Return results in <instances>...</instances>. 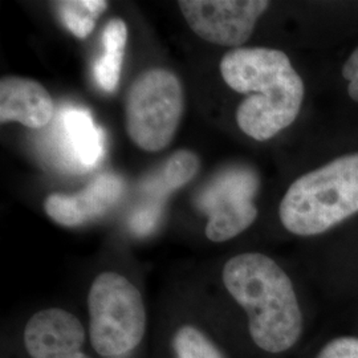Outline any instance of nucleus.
Segmentation results:
<instances>
[{
    "instance_id": "9",
    "label": "nucleus",
    "mask_w": 358,
    "mask_h": 358,
    "mask_svg": "<svg viewBox=\"0 0 358 358\" xmlns=\"http://www.w3.org/2000/svg\"><path fill=\"white\" fill-rule=\"evenodd\" d=\"M124 180L112 173L93 179L77 194H51L44 201L45 214L60 226L80 227L103 217L120 201Z\"/></svg>"
},
{
    "instance_id": "16",
    "label": "nucleus",
    "mask_w": 358,
    "mask_h": 358,
    "mask_svg": "<svg viewBox=\"0 0 358 358\" xmlns=\"http://www.w3.org/2000/svg\"><path fill=\"white\" fill-rule=\"evenodd\" d=\"M199 170V159L189 150H179L173 154L162 167L154 182L166 192H173L189 183Z\"/></svg>"
},
{
    "instance_id": "14",
    "label": "nucleus",
    "mask_w": 358,
    "mask_h": 358,
    "mask_svg": "<svg viewBox=\"0 0 358 358\" xmlns=\"http://www.w3.org/2000/svg\"><path fill=\"white\" fill-rule=\"evenodd\" d=\"M36 146L41 158L55 170L65 174L87 173L71 148L65 133L63 118L57 108L51 124L47 128L40 130Z\"/></svg>"
},
{
    "instance_id": "11",
    "label": "nucleus",
    "mask_w": 358,
    "mask_h": 358,
    "mask_svg": "<svg viewBox=\"0 0 358 358\" xmlns=\"http://www.w3.org/2000/svg\"><path fill=\"white\" fill-rule=\"evenodd\" d=\"M56 115L51 94L38 81L3 77L0 81V122H19L27 128H47Z\"/></svg>"
},
{
    "instance_id": "4",
    "label": "nucleus",
    "mask_w": 358,
    "mask_h": 358,
    "mask_svg": "<svg viewBox=\"0 0 358 358\" xmlns=\"http://www.w3.org/2000/svg\"><path fill=\"white\" fill-rule=\"evenodd\" d=\"M358 213V153L345 154L296 179L282 196L284 229L315 236Z\"/></svg>"
},
{
    "instance_id": "5",
    "label": "nucleus",
    "mask_w": 358,
    "mask_h": 358,
    "mask_svg": "<svg viewBox=\"0 0 358 358\" xmlns=\"http://www.w3.org/2000/svg\"><path fill=\"white\" fill-rule=\"evenodd\" d=\"M183 108L178 77L162 68L142 72L130 85L125 103L130 140L145 152L164 150L176 136Z\"/></svg>"
},
{
    "instance_id": "2",
    "label": "nucleus",
    "mask_w": 358,
    "mask_h": 358,
    "mask_svg": "<svg viewBox=\"0 0 358 358\" xmlns=\"http://www.w3.org/2000/svg\"><path fill=\"white\" fill-rule=\"evenodd\" d=\"M222 282L247 319L252 344L282 355L301 338L304 319L294 282L269 256L243 252L224 263Z\"/></svg>"
},
{
    "instance_id": "1",
    "label": "nucleus",
    "mask_w": 358,
    "mask_h": 358,
    "mask_svg": "<svg viewBox=\"0 0 358 358\" xmlns=\"http://www.w3.org/2000/svg\"><path fill=\"white\" fill-rule=\"evenodd\" d=\"M231 90L247 96L238 106L236 122L256 141H268L292 125L304 101V83L289 57L273 48H235L220 62Z\"/></svg>"
},
{
    "instance_id": "8",
    "label": "nucleus",
    "mask_w": 358,
    "mask_h": 358,
    "mask_svg": "<svg viewBox=\"0 0 358 358\" xmlns=\"http://www.w3.org/2000/svg\"><path fill=\"white\" fill-rule=\"evenodd\" d=\"M23 358H69L90 349L85 320L62 307L38 309L19 334Z\"/></svg>"
},
{
    "instance_id": "3",
    "label": "nucleus",
    "mask_w": 358,
    "mask_h": 358,
    "mask_svg": "<svg viewBox=\"0 0 358 358\" xmlns=\"http://www.w3.org/2000/svg\"><path fill=\"white\" fill-rule=\"evenodd\" d=\"M87 331L96 358H143L149 312L141 289L117 271H103L87 294Z\"/></svg>"
},
{
    "instance_id": "12",
    "label": "nucleus",
    "mask_w": 358,
    "mask_h": 358,
    "mask_svg": "<svg viewBox=\"0 0 358 358\" xmlns=\"http://www.w3.org/2000/svg\"><path fill=\"white\" fill-rule=\"evenodd\" d=\"M57 110L63 118L71 148L85 171L99 166L105 154V136L103 129L93 121L90 110L73 105H63Z\"/></svg>"
},
{
    "instance_id": "10",
    "label": "nucleus",
    "mask_w": 358,
    "mask_h": 358,
    "mask_svg": "<svg viewBox=\"0 0 358 358\" xmlns=\"http://www.w3.org/2000/svg\"><path fill=\"white\" fill-rule=\"evenodd\" d=\"M153 358H230L208 321L180 319L158 324Z\"/></svg>"
},
{
    "instance_id": "6",
    "label": "nucleus",
    "mask_w": 358,
    "mask_h": 358,
    "mask_svg": "<svg viewBox=\"0 0 358 358\" xmlns=\"http://www.w3.org/2000/svg\"><path fill=\"white\" fill-rule=\"evenodd\" d=\"M259 189L260 177L248 165H231L208 182L196 198V207L208 217L205 234L210 242H227L252 226Z\"/></svg>"
},
{
    "instance_id": "7",
    "label": "nucleus",
    "mask_w": 358,
    "mask_h": 358,
    "mask_svg": "<svg viewBox=\"0 0 358 358\" xmlns=\"http://www.w3.org/2000/svg\"><path fill=\"white\" fill-rule=\"evenodd\" d=\"M179 8L192 31L208 43L239 48L251 38L266 0H180Z\"/></svg>"
},
{
    "instance_id": "18",
    "label": "nucleus",
    "mask_w": 358,
    "mask_h": 358,
    "mask_svg": "<svg viewBox=\"0 0 358 358\" xmlns=\"http://www.w3.org/2000/svg\"><path fill=\"white\" fill-rule=\"evenodd\" d=\"M343 76L348 81V94L358 103V47L350 53L343 66Z\"/></svg>"
},
{
    "instance_id": "17",
    "label": "nucleus",
    "mask_w": 358,
    "mask_h": 358,
    "mask_svg": "<svg viewBox=\"0 0 358 358\" xmlns=\"http://www.w3.org/2000/svg\"><path fill=\"white\" fill-rule=\"evenodd\" d=\"M316 358H358V338L338 337L328 343Z\"/></svg>"
},
{
    "instance_id": "15",
    "label": "nucleus",
    "mask_w": 358,
    "mask_h": 358,
    "mask_svg": "<svg viewBox=\"0 0 358 358\" xmlns=\"http://www.w3.org/2000/svg\"><path fill=\"white\" fill-rule=\"evenodd\" d=\"M53 4L62 23L77 38L90 36L109 6L105 0H63Z\"/></svg>"
},
{
    "instance_id": "13",
    "label": "nucleus",
    "mask_w": 358,
    "mask_h": 358,
    "mask_svg": "<svg viewBox=\"0 0 358 358\" xmlns=\"http://www.w3.org/2000/svg\"><path fill=\"white\" fill-rule=\"evenodd\" d=\"M128 41V27L122 19L109 20L103 29V55L94 64V77L99 87L108 93L115 92L121 76L124 53Z\"/></svg>"
}]
</instances>
